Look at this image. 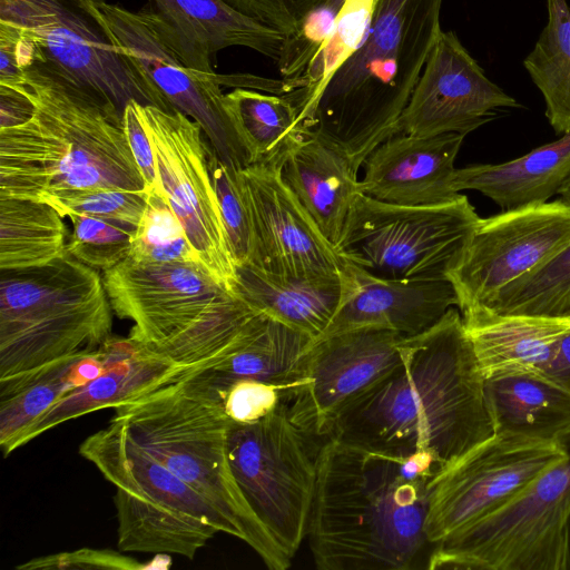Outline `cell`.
Segmentation results:
<instances>
[{"mask_svg": "<svg viewBox=\"0 0 570 570\" xmlns=\"http://www.w3.org/2000/svg\"><path fill=\"white\" fill-rule=\"evenodd\" d=\"M0 21L24 31L42 62L114 105L121 116L130 100L174 110L112 43L98 0H0Z\"/></svg>", "mask_w": 570, "mask_h": 570, "instance_id": "30bf717a", "label": "cell"}, {"mask_svg": "<svg viewBox=\"0 0 570 570\" xmlns=\"http://www.w3.org/2000/svg\"><path fill=\"white\" fill-rule=\"evenodd\" d=\"M320 446L292 420L287 403L255 423L230 421L228 428L227 456L235 480L291 559L307 534Z\"/></svg>", "mask_w": 570, "mask_h": 570, "instance_id": "9c48e42d", "label": "cell"}, {"mask_svg": "<svg viewBox=\"0 0 570 570\" xmlns=\"http://www.w3.org/2000/svg\"><path fill=\"white\" fill-rule=\"evenodd\" d=\"M139 111L151 141L159 191L199 264L234 294L237 265L209 171L208 139L200 125L179 110L139 104Z\"/></svg>", "mask_w": 570, "mask_h": 570, "instance_id": "7c38bea8", "label": "cell"}, {"mask_svg": "<svg viewBox=\"0 0 570 570\" xmlns=\"http://www.w3.org/2000/svg\"><path fill=\"white\" fill-rule=\"evenodd\" d=\"M199 368L115 407L112 419L139 448L219 512L233 537L252 547L269 569L285 570L292 559L254 513L232 472L230 420L217 391L198 376Z\"/></svg>", "mask_w": 570, "mask_h": 570, "instance_id": "5b68a950", "label": "cell"}, {"mask_svg": "<svg viewBox=\"0 0 570 570\" xmlns=\"http://www.w3.org/2000/svg\"><path fill=\"white\" fill-rule=\"evenodd\" d=\"M479 219L463 194L444 204L403 206L358 193L335 248L379 277H446Z\"/></svg>", "mask_w": 570, "mask_h": 570, "instance_id": "ba28073f", "label": "cell"}, {"mask_svg": "<svg viewBox=\"0 0 570 570\" xmlns=\"http://www.w3.org/2000/svg\"><path fill=\"white\" fill-rule=\"evenodd\" d=\"M313 342L311 336L258 312L225 355L197 374L218 393L235 381L255 380L288 387L295 396L306 383L304 362Z\"/></svg>", "mask_w": 570, "mask_h": 570, "instance_id": "d4e9b609", "label": "cell"}, {"mask_svg": "<svg viewBox=\"0 0 570 570\" xmlns=\"http://www.w3.org/2000/svg\"><path fill=\"white\" fill-rule=\"evenodd\" d=\"M79 453L117 489L203 519L233 535L226 519L187 483L139 448L124 425L111 419L108 426L89 435Z\"/></svg>", "mask_w": 570, "mask_h": 570, "instance_id": "7402d4cb", "label": "cell"}, {"mask_svg": "<svg viewBox=\"0 0 570 570\" xmlns=\"http://www.w3.org/2000/svg\"><path fill=\"white\" fill-rule=\"evenodd\" d=\"M283 180L335 246L360 191L353 163L316 137L303 134L279 163Z\"/></svg>", "mask_w": 570, "mask_h": 570, "instance_id": "484cf974", "label": "cell"}, {"mask_svg": "<svg viewBox=\"0 0 570 570\" xmlns=\"http://www.w3.org/2000/svg\"><path fill=\"white\" fill-rule=\"evenodd\" d=\"M442 0H376L362 39L323 86L296 105L303 134L360 170L397 132L401 115L440 33Z\"/></svg>", "mask_w": 570, "mask_h": 570, "instance_id": "277c9868", "label": "cell"}, {"mask_svg": "<svg viewBox=\"0 0 570 570\" xmlns=\"http://www.w3.org/2000/svg\"><path fill=\"white\" fill-rule=\"evenodd\" d=\"M208 166L222 219L236 265L246 264L252 256V225L238 170L226 165L209 144Z\"/></svg>", "mask_w": 570, "mask_h": 570, "instance_id": "f35d334b", "label": "cell"}, {"mask_svg": "<svg viewBox=\"0 0 570 570\" xmlns=\"http://www.w3.org/2000/svg\"><path fill=\"white\" fill-rule=\"evenodd\" d=\"M230 421L249 424L289 403L294 392L285 386L255 380H238L218 393Z\"/></svg>", "mask_w": 570, "mask_h": 570, "instance_id": "60d3db41", "label": "cell"}, {"mask_svg": "<svg viewBox=\"0 0 570 570\" xmlns=\"http://www.w3.org/2000/svg\"><path fill=\"white\" fill-rule=\"evenodd\" d=\"M1 86L26 96L32 114L0 129V196L47 203L71 190L146 191L114 105L46 62Z\"/></svg>", "mask_w": 570, "mask_h": 570, "instance_id": "3957f363", "label": "cell"}, {"mask_svg": "<svg viewBox=\"0 0 570 570\" xmlns=\"http://www.w3.org/2000/svg\"><path fill=\"white\" fill-rule=\"evenodd\" d=\"M342 293L341 276L297 278L236 266L234 294L257 312L318 338L332 322Z\"/></svg>", "mask_w": 570, "mask_h": 570, "instance_id": "83f0119b", "label": "cell"}, {"mask_svg": "<svg viewBox=\"0 0 570 570\" xmlns=\"http://www.w3.org/2000/svg\"><path fill=\"white\" fill-rule=\"evenodd\" d=\"M564 455L557 441L493 433L434 478L426 519L429 542L433 546L495 512Z\"/></svg>", "mask_w": 570, "mask_h": 570, "instance_id": "4fadbf2b", "label": "cell"}, {"mask_svg": "<svg viewBox=\"0 0 570 570\" xmlns=\"http://www.w3.org/2000/svg\"><path fill=\"white\" fill-rule=\"evenodd\" d=\"M558 195H559V199H561L562 202H564L567 205L570 206V177L563 184V186L559 190Z\"/></svg>", "mask_w": 570, "mask_h": 570, "instance_id": "7dc6e473", "label": "cell"}, {"mask_svg": "<svg viewBox=\"0 0 570 570\" xmlns=\"http://www.w3.org/2000/svg\"><path fill=\"white\" fill-rule=\"evenodd\" d=\"M542 375L570 391V331L559 341Z\"/></svg>", "mask_w": 570, "mask_h": 570, "instance_id": "bcb514c9", "label": "cell"}, {"mask_svg": "<svg viewBox=\"0 0 570 570\" xmlns=\"http://www.w3.org/2000/svg\"><path fill=\"white\" fill-rule=\"evenodd\" d=\"M235 9L282 32L295 37L307 17L326 0H225Z\"/></svg>", "mask_w": 570, "mask_h": 570, "instance_id": "b9f144b4", "label": "cell"}, {"mask_svg": "<svg viewBox=\"0 0 570 570\" xmlns=\"http://www.w3.org/2000/svg\"><path fill=\"white\" fill-rule=\"evenodd\" d=\"M252 225L249 264L287 277L338 276L343 259L282 178L279 163L238 170Z\"/></svg>", "mask_w": 570, "mask_h": 570, "instance_id": "2e32d148", "label": "cell"}, {"mask_svg": "<svg viewBox=\"0 0 570 570\" xmlns=\"http://www.w3.org/2000/svg\"><path fill=\"white\" fill-rule=\"evenodd\" d=\"M19 570L51 569H120L139 570L148 566L128 556L106 549L82 548L75 551L59 552L39 557L18 566Z\"/></svg>", "mask_w": 570, "mask_h": 570, "instance_id": "7bdbcfd3", "label": "cell"}, {"mask_svg": "<svg viewBox=\"0 0 570 570\" xmlns=\"http://www.w3.org/2000/svg\"><path fill=\"white\" fill-rule=\"evenodd\" d=\"M402 338L367 327L315 340L305 355L306 383L287 404L292 420L323 442L345 406L400 361Z\"/></svg>", "mask_w": 570, "mask_h": 570, "instance_id": "e0dca14e", "label": "cell"}, {"mask_svg": "<svg viewBox=\"0 0 570 570\" xmlns=\"http://www.w3.org/2000/svg\"><path fill=\"white\" fill-rule=\"evenodd\" d=\"M570 177V132L500 164L456 168L453 188L476 190L502 210L549 202Z\"/></svg>", "mask_w": 570, "mask_h": 570, "instance_id": "4316f807", "label": "cell"}, {"mask_svg": "<svg viewBox=\"0 0 570 570\" xmlns=\"http://www.w3.org/2000/svg\"><path fill=\"white\" fill-rule=\"evenodd\" d=\"M224 104L250 165L281 163L303 136L297 107L287 95L235 88L225 94Z\"/></svg>", "mask_w": 570, "mask_h": 570, "instance_id": "4dcf8cb0", "label": "cell"}, {"mask_svg": "<svg viewBox=\"0 0 570 570\" xmlns=\"http://www.w3.org/2000/svg\"><path fill=\"white\" fill-rule=\"evenodd\" d=\"M567 570H570V518L568 523V564Z\"/></svg>", "mask_w": 570, "mask_h": 570, "instance_id": "c3c4849f", "label": "cell"}, {"mask_svg": "<svg viewBox=\"0 0 570 570\" xmlns=\"http://www.w3.org/2000/svg\"><path fill=\"white\" fill-rule=\"evenodd\" d=\"M466 334L484 379L543 374L570 317L499 314L483 305L461 311Z\"/></svg>", "mask_w": 570, "mask_h": 570, "instance_id": "603a6c76", "label": "cell"}, {"mask_svg": "<svg viewBox=\"0 0 570 570\" xmlns=\"http://www.w3.org/2000/svg\"><path fill=\"white\" fill-rule=\"evenodd\" d=\"M32 114V104L21 92L0 85V129L26 121Z\"/></svg>", "mask_w": 570, "mask_h": 570, "instance_id": "f6af8a7d", "label": "cell"}, {"mask_svg": "<svg viewBox=\"0 0 570 570\" xmlns=\"http://www.w3.org/2000/svg\"><path fill=\"white\" fill-rule=\"evenodd\" d=\"M99 351L106 361L105 371L95 380L62 395L31 422L13 441L10 454L61 423L129 403L198 368L183 367L130 337L111 335Z\"/></svg>", "mask_w": 570, "mask_h": 570, "instance_id": "44dd1931", "label": "cell"}, {"mask_svg": "<svg viewBox=\"0 0 570 570\" xmlns=\"http://www.w3.org/2000/svg\"><path fill=\"white\" fill-rule=\"evenodd\" d=\"M66 252L87 266L107 271L129 257L137 224L89 215H70Z\"/></svg>", "mask_w": 570, "mask_h": 570, "instance_id": "8d00e7d4", "label": "cell"}, {"mask_svg": "<svg viewBox=\"0 0 570 570\" xmlns=\"http://www.w3.org/2000/svg\"><path fill=\"white\" fill-rule=\"evenodd\" d=\"M148 200L147 191L114 188L71 190L56 195L46 204L61 217L89 215L139 224Z\"/></svg>", "mask_w": 570, "mask_h": 570, "instance_id": "ab89813d", "label": "cell"}, {"mask_svg": "<svg viewBox=\"0 0 570 570\" xmlns=\"http://www.w3.org/2000/svg\"><path fill=\"white\" fill-rule=\"evenodd\" d=\"M157 12L174 30L190 65L213 72L210 56L240 46L275 63L286 52L287 36L235 9L225 0H154Z\"/></svg>", "mask_w": 570, "mask_h": 570, "instance_id": "cb8c5ba5", "label": "cell"}, {"mask_svg": "<svg viewBox=\"0 0 570 570\" xmlns=\"http://www.w3.org/2000/svg\"><path fill=\"white\" fill-rule=\"evenodd\" d=\"M139 104L136 100H130L126 105L122 114V126L130 150L145 181L146 191H159L153 146L139 111Z\"/></svg>", "mask_w": 570, "mask_h": 570, "instance_id": "ee69618b", "label": "cell"}, {"mask_svg": "<svg viewBox=\"0 0 570 570\" xmlns=\"http://www.w3.org/2000/svg\"><path fill=\"white\" fill-rule=\"evenodd\" d=\"M443 468L428 452L397 456L325 439L307 527L315 566L412 569L431 544L430 497Z\"/></svg>", "mask_w": 570, "mask_h": 570, "instance_id": "7a4b0ae2", "label": "cell"}, {"mask_svg": "<svg viewBox=\"0 0 570 570\" xmlns=\"http://www.w3.org/2000/svg\"><path fill=\"white\" fill-rule=\"evenodd\" d=\"M85 355V354H82ZM76 355L20 379L0 381V446L3 456L18 435L56 401L81 386Z\"/></svg>", "mask_w": 570, "mask_h": 570, "instance_id": "836d02e7", "label": "cell"}, {"mask_svg": "<svg viewBox=\"0 0 570 570\" xmlns=\"http://www.w3.org/2000/svg\"><path fill=\"white\" fill-rule=\"evenodd\" d=\"M556 441L563 459L495 512L434 543L426 568L567 570L570 426Z\"/></svg>", "mask_w": 570, "mask_h": 570, "instance_id": "52a82bcc", "label": "cell"}, {"mask_svg": "<svg viewBox=\"0 0 570 570\" xmlns=\"http://www.w3.org/2000/svg\"><path fill=\"white\" fill-rule=\"evenodd\" d=\"M570 243V206L561 199L502 210L476 223L449 271L460 311L482 305L546 264Z\"/></svg>", "mask_w": 570, "mask_h": 570, "instance_id": "5bb4252c", "label": "cell"}, {"mask_svg": "<svg viewBox=\"0 0 570 570\" xmlns=\"http://www.w3.org/2000/svg\"><path fill=\"white\" fill-rule=\"evenodd\" d=\"M129 258L141 263L199 264L181 223L157 190L148 191L147 206L132 238Z\"/></svg>", "mask_w": 570, "mask_h": 570, "instance_id": "d590c367", "label": "cell"}, {"mask_svg": "<svg viewBox=\"0 0 570 570\" xmlns=\"http://www.w3.org/2000/svg\"><path fill=\"white\" fill-rule=\"evenodd\" d=\"M62 218L46 203L0 196V271L39 267L65 255Z\"/></svg>", "mask_w": 570, "mask_h": 570, "instance_id": "1f68e13d", "label": "cell"}, {"mask_svg": "<svg viewBox=\"0 0 570 570\" xmlns=\"http://www.w3.org/2000/svg\"><path fill=\"white\" fill-rule=\"evenodd\" d=\"M102 281L112 311L134 323L128 337L166 358L193 325L232 294L190 262L141 263L128 257L102 272Z\"/></svg>", "mask_w": 570, "mask_h": 570, "instance_id": "9a60e30c", "label": "cell"}, {"mask_svg": "<svg viewBox=\"0 0 570 570\" xmlns=\"http://www.w3.org/2000/svg\"><path fill=\"white\" fill-rule=\"evenodd\" d=\"M101 21L118 47L168 105L198 122L217 156L228 166L250 165L224 104L217 73L195 69L174 30L157 10L130 11L98 0Z\"/></svg>", "mask_w": 570, "mask_h": 570, "instance_id": "8fae6325", "label": "cell"}, {"mask_svg": "<svg viewBox=\"0 0 570 570\" xmlns=\"http://www.w3.org/2000/svg\"><path fill=\"white\" fill-rule=\"evenodd\" d=\"M494 433L556 441L570 426V391L535 373L484 379Z\"/></svg>", "mask_w": 570, "mask_h": 570, "instance_id": "f1b7e54d", "label": "cell"}, {"mask_svg": "<svg viewBox=\"0 0 570 570\" xmlns=\"http://www.w3.org/2000/svg\"><path fill=\"white\" fill-rule=\"evenodd\" d=\"M340 276L338 307L318 338L367 327L414 336L433 326L451 307L459 306L448 277L384 278L347 261H343Z\"/></svg>", "mask_w": 570, "mask_h": 570, "instance_id": "d6986e66", "label": "cell"}, {"mask_svg": "<svg viewBox=\"0 0 570 570\" xmlns=\"http://www.w3.org/2000/svg\"><path fill=\"white\" fill-rule=\"evenodd\" d=\"M376 0H345L321 50L296 79L304 99L317 91L360 43Z\"/></svg>", "mask_w": 570, "mask_h": 570, "instance_id": "74e56055", "label": "cell"}, {"mask_svg": "<svg viewBox=\"0 0 570 570\" xmlns=\"http://www.w3.org/2000/svg\"><path fill=\"white\" fill-rule=\"evenodd\" d=\"M118 549L122 552L179 554L193 559L219 532L186 512L117 489Z\"/></svg>", "mask_w": 570, "mask_h": 570, "instance_id": "f546056e", "label": "cell"}, {"mask_svg": "<svg viewBox=\"0 0 570 570\" xmlns=\"http://www.w3.org/2000/svg\"><path fill=\"white\" fill-rule=\"evenodd\" d=\"M464 135L411 136L396 132L364 160L360 191L403 206L439 205L455 199L454 163Z\"/></svg>", "mask_w": 570, "mask_h": 570, "instance_id": "ffe728a7", "label": "cell"}, {"mask_svg": "<svg viewBox=\"0 0 570 570\" xmlns=\"http://www.w3.org/2000/svg\"><path fill=\"white\" fill-rule=\"evenodd\" d=\"M400 361L338 415L328 438L444 466L493 435L484 377L460 309L400 343Z\"/></svg>", "mask_w": 570, "mask_h": 570, "instance_id": "6da1fadb", "label": "cell"}, {"mask_svg": "<svg viewBox=\"0 0 570 570\" xmlns=\"http://www.w3.org/2000/svg\"><path fill=\"white\" fill-rule=\"evenodd\" d=\"M0 272V381L95 352L111 336L102 277L67 252L43 266Z\"/></svg>", "mask_w": 570, "mask_h": 570, "instance_id": "8992f818", "label": "cell"}, {"mask_svg": "<svg viewBox=\"0 0 570 570\" xmlns=\"http://www.w3.org/2000/svg\"><path fill=\"white\" fill-rule=\"evenodd\" d=\"M548 22L523 60L543 96L546 117L558 135L570 132V7L566 0H546Z\"/></svg>", "mask_w": 570, "mask_h": 570, "instance_id": "d6a6232c", "label": "cell"}, {"mask_svg": "<svg viewBox=\"0 0 570 570\" xmlns=\"http://www.w3.org/2000/svg\"><path fill=\"white\" fill-rule=\"evenodd\" d=\"M491 81L454 31H441L397 125V132L424 137L466 136L498 117L521 108Z\"/></svg>", "mask_w": 570, "mask_h": 570, "instance_id": "ac0fdd59", "label": "cell"}, {"mask_svg": "<svg viewBox=\"0 0 570 570\" xmlns=\"http://www.w3.org/2000/svg\"><path fill=\"white\" fill-rule=\"evenodd\" d=\"M482 305L499 314L570 317V243Z\"/></svg>", "mask_w": 570, "mask_h": 570, "instance_id": "e575fe53", "label": "cell"}]
</instances>
